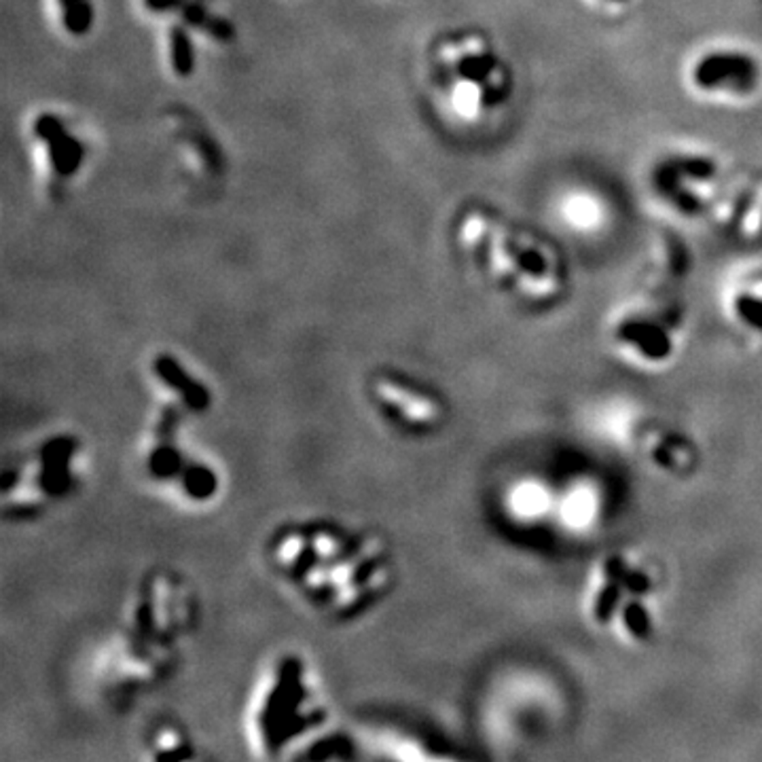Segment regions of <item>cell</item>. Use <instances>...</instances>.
Segmentation results:
<instances>
[{"mask_svg":"<svg viewBox=\"0 0 762 762\" xmlns=\"http://www.w3.org/2000/svg\"><path fill=\"white\" fill-rule=\"evenodd\" d=\"M196 619V595L185 578L172 572L149 574L133 593L125 631L112 648L115 686L140 688L164 678L189 641Z\"/></svg>","mask_w":762,"mask_h":762,"instance_id":"cell-3","label":"cell"},{"mask_svg":"<svg viewBox=\"0 0 762 762\" xmlns=\"http://www.w3.org/2000/svg\"><path fill=\"white\" fill-rule=\"evenodd\" d=\"M191 739L183 728L172 725V722H165V725L157 726L155 731H151L149 737V750L151 758H191Z\"/></svg>","mask_w":762,"mask_h":762,"instance_id":"cell-15","label":"cell"},{"mask_svg":"<svg viewBox=\"0 0 762 762\" xmlns=\"http://www.w3.org/2000/svg\"><path fill=\"white\" fill-rule=\"evenodd\" d=\"M178 9L180 13H183V19L186 22V26L208 32V35L212 38H217V41L229 43L233 41V37H236V30H233V26L229 22H225V19H220V17H214L212 13L208 9H204L199 3L183 0Z\"/></svg>","mask_w":762,"mask_h":762,"instance_id":"cell-16","label":"cell"},{"mask_svg":"<svg viewBox=\"0 0 762 762\" xmlns=\"http://www.w3.org/2000/svg\"><path fill=\"white\" fill-rule=\"evenodd\" d=\"M471 257L500 289L530 303H549L566 289V260L549 238L496 212L472 217Z\"/></svg>","mask_w":762,"mask_h":762,"instance_id":"cell-4","label":"cell"},{"mask_svg":"<svg viewBox=\"0 0 762 762\" xmlns=\"http://www.w3.org/2000/svg\"><path fill=\"white\" fill-rule=\"evenodd\" d=\"M85 445L70 432L49 434L17 451L5 466L6 517H38L70 498L83 483Z\"/></svg>","mask_w":762,"mask_h":762,"instance_id":"cell-6","label":"cell"},{"mask_svg":"<svg viewBox=\"0 0 762 762\" xmlns=\"http://www.w3.org/2000/svg\"><path fill=\"white\" fill-rule=\"evenodd\" d=\"M267 561L307 608L329 620L369 612L390 591V546L376 532L335 521H291L267 543Z\"/></svg>","mask_w":762,"mask_h":762,"instance_id":"cell-1","label":"cell"},{"mask_svg":"<svg viewBox=\"0 0 762 762\" xmlns=\"http://www.w3.org/2000/svg\"><path fill=\"white\" fill-rule=\"evenodd\" d=\"M151 377L170 394V405L176 409L202 413L210 407V390L174 354H157L151 365Z\"/></svg>","mask_w":762,"mask_h":762,"instance_id":"cell-11","label":"cell"},{"mask_svg":"<svg viewBox=\"0 0 762 762\" xmlns=\"http://www.w3.org/2000/svg\"><path fill=\"white\" fill-rule=\"evenodd\" d=\"M366 394L377 416L397 430H426L437 426L440 419L437 400L400 373H373L366 384Z\"/></svg>","mask_w":762,"mask_h":762,"instance_id":"cell-10","label":"cell"},{"mask_svg":"<svg viewBox=\"0 0 762 762\" xmlns=\"http://www.w3.org/2000/svg\"><path fill=\"white\" fill-rule=\"evenodd\" d=\"M646 189L673 218L737 244H762V170L697 144L667 146Z\"/></svg>","mask_w":762,"mask_h":762,"instance_id":"cell-2","label":"cell"},{"mask_svg":"<svg viewBox=\"0 0 762 762\" xmlns=\"http://www.w3.org/2000/svg\"><path fill=\"white\" fill-rule=\"evenodd\" d=\"M180 3H183V0H144L146 9L153 13H165V11L178 9Z\"/></svg>","mask_w":762,"mask_h":762,"instance_id":"cell-20","label":"cell"},{"mask_svg":"<svg viewBox=\"0 0 762 762\" xmlns=\"http://www.w3.org/2000/svg\"><path fill=\"white\" fill-rule=\"evenodd\" d=\"M35 136L47 144L49 159L58 176L70 178L81 168L85 149L77 138H72L62 123V119L51 112H43L35 122Z\"/></svg>","mask_w":762,"mask_h":762,"instance_id":"cell-12","label":"cell"},{"mask_svg":"<svg viewBox=\"0 0 762 762\" xmlns=\"http://www.w3.org/2000/svg\"><path fill=\"white\" fill-rule=\"evenodd\" d=\"M447 90L464 91L472 112L493 115L506 109L514 96L511 64L487 41L460 45L450 62L439 66Z\"/></svg>","mask_w":762,"mask_h":762,"instance_id":"cell-9","label":"cell"},{"mask_svg":"<svg viewBox=\"0 0 762 762\" xmlns=\"http://www.w3.org/2000/svg\"><path fill=\"white\" fill-rule=\"evenodd\" d=\"M170 58H172V69L178 77H191L193 69H196V49H193V41L189 32L183 26H174L170 30Z\"/></svg>","mask_w":762,"mask_h":762,"instance_id":"cell-17","label":"cell"},{"mask_svg":"<svg viewBox=\"0 0 762 762\" xmlns=\"http://www.w3.org/2000/svg\"><path fill=\"white\" fill-rule=\"evenodd\" d=\"M252 744L267 758L291 757L301 741L326 725L323 693L305 659L284 654L273 661L260 682L250 712Z\"/></svg>","mask_w":762,"mask_h":762,"instance_id":"cell-5","label":"cell"},{"mask_svg":"<svg viewBox=\"0 0 762 762\" xmlns=\"http://www.w3.org/2000/svg\"><path fill=\"white\" fill-rule=\"evenodd\" d=\"M583 3L589 5L593 11L601 13V16H623L638 0H583Z\"/></svg>","mask_w":762,"mask_h":762,"instance_id":"cell-19","label":"cell"},{"mask_svg":"<svg viewBox=\"0 0 762 762\" xmlns=\"http://www.w3.org/2000/svg\"><path fill=\"white\" fill-rule=\"evenodd\" d=\"M564 223L577 233H599L608 225V204L598 191L574 189L559 204Z\"/></svg>","mask_w":762,"mask_h":762,"instance_id":"cell-13","label":"cell"},{"mask_svg":"<svg viewBox=\"0 0 762 762\" xmlns=\"http://www.w3.org/2000/svg\"><path fill=\"white\" fill-rule=\"evenodd\" d=\"M731 312L744 324L762 331V270L746 273L733 284Z\"/></svg>","mask_w":762,"mask_h":762,"instance_id":"cell-14","label":"cell"},{"mask_svg":"<svg viewBox=\"0 0 762 762\" xmlns=\"http://www.w3.org/2000/svg\"><path fill=\"white\" fill-rule=\"evenodd\" d=\"M176 416V407L168 405V413L159 416L153 424L143 451L144 472L155 485L170 487L174 496L183 503L208 504L218 496V472L204 458L191 456L186 447L178 443Z\"/></svg>","mask_w":762,"mask_h":762,"instance_id":"cell-8","label":"cell"},{"mask_svg":"<svg viewBox=\"0 0 762 762\" xmlns=\"http://www.w3.org/2000/svg\"><path fill=\"white\" fill-rule=\"evenodd\" d=\"M64 28L75 37H83L91 30L93 6L90 0H59Z\"/></svg>","mask_w":762,"mask_h":762,"instance_id":"cell-18","label":"cell"},{"mask_svg":"<svg viewBox=\"0 0 762 762\" xmlns=\"http://www.w3.org/2000/svg\"><path fill=\"white\" fill-rule=\"evenodd\" d=\"M682 83L697 102L744 109L762 96V56L737 41H710L684 59Z\"/></svg>","mask_w":762,"mask_h":762,"instance_id":"cell-7","label":"cell"}]
</instances>
